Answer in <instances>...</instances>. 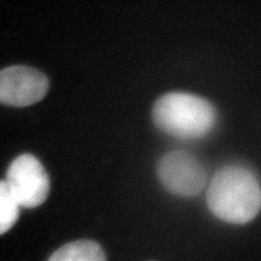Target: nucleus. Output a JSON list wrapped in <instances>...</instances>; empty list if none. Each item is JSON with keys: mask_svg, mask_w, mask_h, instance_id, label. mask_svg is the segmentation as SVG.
Returning <instances> with one entry per match:
<instances>
[{"mask_svg": "<svg viewBox=\"0 0 261 261\" xmlns=\"http://www.w3.org/2000/svg\"><path fill=\"white\" fill-rule=\"evenodd\" d=\"M152 118L160 130L171 137L196 140L214 128L217 112L204 98L173 92L163 95L152 109Z\"/></svg>", "mask_w": 261, "mask_h": 261, "instance_id": "2", "label": "nucleus"}, {"mask_svg": "<svg viewBox=\"0 0 261 261\" xmlns=\"http://www.w3.org/2000/svg\"><path fill=\"white\" fill-rule=\"evenodd\" d=\"M18 200L6 180L0 181V235L6 233L16 224L19 217Z\"/></svg>", "mask_w": 261, "mask_h": 261, "instance_id": "7", "label": "nucleus"}, {"mask_svg": "<svg viewBox=\"0 0 261 261\" xmlns=\"http://www.w3.org/2000/svg\"><path fill=\"white\" fill-rule=\"evenodd\" d=\"M107 259L102 247L91 240H79L59 248L48 258L51 261H103Z\"/></svg>", "mask_w": 261, "mask_h": 261, "instance_id": "6", "label": "nucleus"}, {"mask_svg": "<svg viewBox=\"0 0 261 261\" xmlns=\"http://www.w3.org/2000/svg\"><path fill=\"white\" fill-rule=\"evenodd\" d=\"M48 91L47 76L28 66H11L0 71V103L24 108L42 101Z\"/></svg>", "mask_w": 261, "mask_h": 261, "instance_id": "5", "label": "nucleus"}, {"mask_svg": "<svg viewBox=\"0 0 261 261\" xmlns=\"http://www.w3.org/2000/svg\"><path fill=\"white\" fill-rule=\"evenodd\" d=\"M207 204L215 217L233 224L252 221L261 210V184L255 174L242 166H226L212 178Z\"/></svg>", "mask_w": 261, "mask_h": 261, "instance_id": "1", "label": "nucleus"}, {"mask_svg": "<svg viewBox=\"0 0 261 261\" xmlns=\"http://www.w3.org/2000/svg\"><path fill=\"white\" fill-rule=\"evenodd\" d=\"M157 174L168 192L185 197L199 195L207 183L205 169L185 151L177 150L165 154L159 160Z\"/></svg>", "mask_w": 261, "mask_h": 261, "instance_id": "3", "label": "nucleus"}, {"mask_svg": "<svg viewBox=\"0 0 261 261\" xmlns=\"http://www.w3.org/2000/svg\"><path fill=\"white\" fill-rule=\"evenodd\" d=\"M6 182L20 207L42 205L49 194V178L43 164L31 154H21L11 164Z\"/></svg>", "mask_w": 261, "mask_h": 261, "instance_id": "4", "label": "nucleus"}]
</instances>
